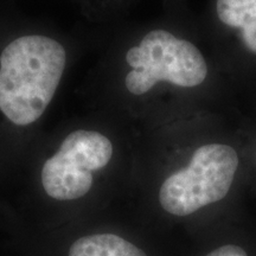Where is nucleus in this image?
<instances>
[{
	"label": "nucleus",
	"mask_w": 256,
	"mask_h": 256,
	"mask_svg": "<svg viewBox=\"0 0 256 256\" xmlns=\"http://www.w3.org/2000/svg\"><path fill=\"white\" fill-rule=\"evenodd\" d=\"M216 11L223 24L241 28L246 46L256 54V0H217Z\"/></svg>",
	"instance_id": "39448f33"
},
{
	"label": "nucleus",
	"mask_w": 256,
	"mask_h": 256,
	"mask_svg": "<svg viewBox=\"0 0 256 256\" xmlns=\"http://www.w3.org/2000/svg\"><path fill=\"white\" fill-rule=\"evenodd\" d=\"M66 62V50L52 38L12 40L0 55V110L17 126L37 121L56 94Z\"/></svg>",
	"instance_id": "f257e3e1"
},
{
	"label": "nucleus",
	"mask_w": 256,
	"mask_h": 256,
	"mask_svg": "<svg viewBox=\"0 0 256 256\" xmlns=\"http://www.w3.org/2000/svg\"><path fill=\"white\" fill-rule=\"evenodd\" d=\"M238 168L232 146L208 144L194 151L190 164L172 174L159 191L160 206L174 216H188L222 200Z\"/></svg>",
	"instance_id": "f03ea898"
},
{
	"label": "nucleus",
	"mask_w": 256,
	"mask_h": 256,
	"mask_svg": "<svg viewBox=\"0 0 256 256\" xmlns=\"http://www.w3.org/2000/svg\"><path fill=\"white\" fill-rule=\"evenodd\" d=\"M206 256H248L243 248L236 244H224L210 252Z\"/></svg>",
	"instance_id": "0eeeda50"
},
{
	"label": "nucleus",
	"mask_w": 256,
	"mask_h": 256,
	"mask_svg": "<svg viewBox=\"0 0 256 256\" xmlns=\"http://www.w3.org/2000/svg\"><path fill=\"white\" fill-rule=\"evenodd\" d=\"M69 256H147L142 249L113 234H98L78 240Z\"/></svg>",
	"instance_id": "423d86ee"
},
{
	"label": "nucleus",
	"mask_w": 256,
	"mask_h": 256,
	"mask_svg": "<svg viewBox=\"0 0 256 256\" xmlns=\"http://www.w3.org/2000/svg\"><path fill=\"white\" fill-rule=\"evenodd\" d=\"M126 62L132 70L124 84L133 95L146 94L160 81L184 88L197 87L208 75L200 51L191 42L165 30L148 32L139 46L127 51Z\"/></svg>",
	"instance_id": "7ed1b4c3"
},
{
	"label": "nucleus",
	"mask_w": 256,
	"mask_h": 256,
	"mask_svg": "<svg viewBox=\"0 0 256 256\" xmlns=\"http://www.w3.org/2000/svg\"><path fill=\"white\" fill-rule=\"evenodd\" d=\"M112 156L113 145L104 134L96 130H74L60 144L58 152L43 166L44 190L57 200L83 197L92 188V172L107 166Z\"/></svg>",
	"instance_id": "20e7f679"
}]
</instances>
